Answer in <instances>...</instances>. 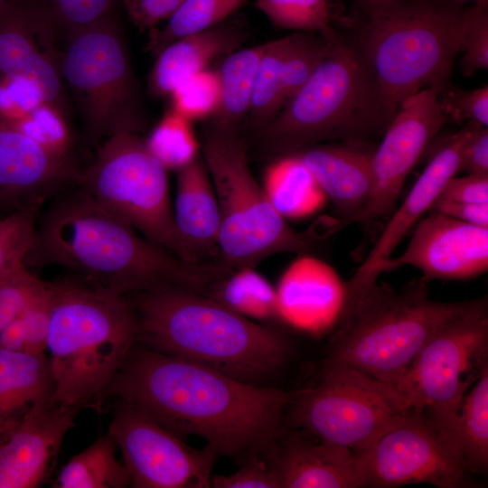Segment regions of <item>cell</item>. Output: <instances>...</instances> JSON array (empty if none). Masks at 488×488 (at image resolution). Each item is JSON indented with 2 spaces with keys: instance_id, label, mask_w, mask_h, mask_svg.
Returning a JSON list of instances; mask_svg holds the SVG:
<instances>
[{
  "instance_id": "51",
  "label": "cell",
  "mask_w": 488,
  "mask_h": 488,
  "mask_svg": "<svg viewBox=\"0 0 488 488\" xmlns=\"http://www.w3.org/2000/svg\"><path fill=\"white\" fill-rule=\"evenodd\" d=\"M12 1H16V0H0V5H3V4L8 3V2H12Z\"/></svg>"
},
{
  "instance_id": "32",
  "label": "cell",
  "mask_w": 488,
  "mask_h": 488,
  "mask_svg": "<svg viewBox=\"0 0 488 488\" xmlns=\"http://www.w3.org/2000/svg\"><path fill=\"white\" fill-rule=\"evenodd\" d=\"M456 442L468 472L483 473L488 465V367L461 403Z\"/></svg>"
},
{
  "instance_id": "44",
  "label": "cell",
  "mask_w": 488,
  "mask_h": 488,
  "mask_svg": "<svg viewBox=\"0 0 488 488\" xmlns=\"http://www.w3.org/2000/svg\"><path fill=\"white\" fill-rule=\"evenodd\" d=\"M214 488H280L279 479L272 463L259 455L246 459L243 465L229 475H211Z\"/></svg>"
},
{
  "instance_id": "4",
  "label": "cell",
  "mask_w": 488,
  "mask_h": 488,
  "mask_svg": "<svg viewBox=\"0 0 488 488\" xmlns=\"http://www.w3.org/2000/svg\"><path fill=\"white\" fill-rule=\"evenodd\" d=\"M135 310L137 343L258 384L285 361L286 337L206 296L183 288L127 296Z\"/></svg>"
},
{
  "instance_id": "7",
  "label": "cell",
  "mask_w": 488,
  "mask_h": 488,
  "mask_svg": "<svg viewBox=\"0 0 488 488\" xmlns=\"http://www.w3.org/2000/svg\"><path fill=\"white\" fill-rule=\"evenodd\" d=\"M427 283L419 277L399 289L371 286L343 310L324 366L351 369L395 389L427 341L478 301H434Z\"/></svg>"
},
{
  "instance_id": "37",
  "label": "cell",
  "mask_w": 488,
  "mask_h": 488,
  "mask_svg": "<svg viewBox=\"0 0 488 488\" xmlns=\"http://www.w3.org/2000/svg\"><path fill=\"white\" fill-rule=\"evenodd\" d=\"M11 123L52 153L71 158L72 136L69 121L46 102L40 103Z\"/></svg>"
},
{
  "instance_id": "47",
  "label": "cell",
  "mask_w": 488,
  "mask_h": 488,
  "mask_svg": "<svg viewBox=\"0 0 488 488\" xmlns=\"http://www.w3.org/2000/svg\"><path fill=\"white\" fill-rule=\"evenodd\" d=\"M458 172L466 174H488V129L477 124L469 136L461 156Z\"/></svg>"
},
{
  "instance_id": "15",
  "label": "cell",
  "mask_w": 488,
  "mask_h": 488,
  "mask_svg": "<svg viewBox=\"0 0 488 488\" xmlns=\"http://www.w3.org/2000/svg\"><path fill=\"white\" fill-rule=\"evenodd\" d=\"M449 122L434 89H424L406 99L374 149L371 189L363 209L345 224L369 226L395 210L403 183L441 127Z\"/></svg>"
},
{
  "instance_id": "10",
  "label": "cell",
  "mask_w": 488,
  "mask_h": 488,
  "mask_svg": "<svg viewBox=\"0 0 488 488\" xmlns=\"http://www.w3.org/2000/svg\"><path fill=\"white\" fill-rule=\"evenodd\" d=\"M75 184L143 237L176 257L195 262L174 220L167 170L136 133H119L98 145L97 155L80 170Z\"/></svg>"
},
{
  "instance_id": "40",
  "label": "cell",
  "mask_w": 488,
  "mask_h": 488,
  "mask_svg": "<svg viewBox=\"0 0 488 488\" xmlns=\"http://www.w3.org/2000/svg\"><path fill=\"white\" fill-rule=\"evenodd\" d=\"M35 211H22L0 218V278L24 261L36 230Z\"/></svg>"
},
{
  "instance_id": "21",
  "label": "cell",
  "mask_w": 488,
  "mask_h": 488,
  "mask_svg": "<svg viewBox=\"0 0 488 488\" xmlns=\"http://www.w3.org/2000/svg\"><path fill=\"white\" fill-rule=\"evenodd\" d=\"M276 293L279 321L315 336L333 330L346 298L345 284L334 270L310 256L286 268Z\"/></svg>"
},
{
  "instance_id": "35",
  "label": "cell",
  "mask_w": 488,
  "mask_h": 488,
  "mask_svg": "<svg viewBox=\"0 0 488 488\" xmlns=\"http://www.w3.org/2000/svg\"><path fill=\"white\" fill-rule=\"evenodd\" d=\"M191 121L173 109L165 113L145 144L166 170H179L198 155V143Z\"/></svg>"
},
{
  "instance_id": "25",
  "label": "cell",
  "mask_w": 488,
  "mask_h": 488,
  "mask_svg": "<svg viewBox=\"0 0 488 488\" xmlns=\"http://www.w3.org/2000/svg\"><path fill=\"white\" fill-rule=\"evenodd\" d=\"M246 39L243 27L223 22L175 40L156 55L148 78L149 92L155 97L170 95L213 60L238 50Z\"/></svg>"
},
{
  "instance_id": "19",
  "label": "cell",
  "mask_w": 488,
  "mask_h": 488,
  "mask_svg": "<svg viewBox=\"0 0 488 488\" xmlns=\"http://www.w3.org/2000/svg\"><path fill=\"white\" fill-rule=\"evenodd\" d=\"M71 158L44 148L0 112V210L35 211L51 195L75 183Z\"/></svg>"
},
{
  "instance_id": "13",
  "label": "cell",
  "mask_w": 488,
  "mask_h": 488,
  "mask_svg": "<svg viewBox=\"0 0 488 488\" xmlns=\"http://www.w3.org/2000/svg\"><path fill=\"white\" fill-rule=\"evenodd\" d=\"M108 433L120 449L134 488H210L217 456L195 449L131 406L115 399Z\"/></svg>"
},
{
  "instance_id": "26",
  "label": "cell",
  "mask_w": 488,
  "mask_h": 488,
  "mask_svg": "<svg viewBox=\"0 0 488 488\" xmlns=\"http://www.w3.org/2000/svg\"><path fill=\"white\" fill-rule=\"evenodd\" d=\"M54 395L45 353L0 347V437L29 416L54 404Z\"/></svg>"
},
{
  "instance_id": "24",
  "label": "cell",
  "mask_w": 488,
  "mask_h": 488,
  "mask_svg": "<svg viewBox=\"0 0 488 488\" xmlns=\"http://www.w3.org/2000/svg\"><path fill=\"white\" fill-rule=\"evenodd\" d=\"M174 208L178 235L195 262L219 253L221 213L205 163L198 155L179 169Z\"/></svg>"
},
{
  "instance_id": "9",
  "label": "cell",
  "mask_w": 488,
  "mask_h": 488,
  "mask_svg": "<svg viewBox=\"0 0 488 488\" xmlns=\"http://www.w3.org/2000/svg\"><path fill=\"white\" fill-rule=\"evenodd\" d=\"M65 37L61 74L92 141L145 131L148 112L114 11Z\"/></svg>"
},
{
  "instance_id": "2",
  "label": "cell",
  "mask_w": 488,
  "mask_h": 488,
  "mask_svg": "<svg viewBox=\"0 0 488 488\" xmlns=\"http://www.w3.org/2000/svg\"><path fill=\"white\" fill-rule=\"evenodd\" d=\"M24 262L66 267L79 280L120 296L164 288L202 293L234 271L221 260L176 257L79 189L60 198L36 224Z\"/></svg>"
},
{
  "instance_id": "3",
  "label": "cell",
  "mask_w": 488,
  "mask_h": 488,
  "mask_svg": "<svg viewBox=\"0 0 488 488\" xmlns=\"http://www.w3.org/2000/svg\"><path fill=\"white\" fill-rule=\"evenodd\" d=\"M357 3V2H356ZM343 32L391 117L424 89L451 83L464 8L453 0L357 3Z\"/></svg>"
},
{
  "instance_id": "6",
  "label": "cell",
  "mask_w": 488,
  "mask_h": 488,
  "mask_svg": "<svg viewBox=\"0 0 488 488\" xmlns=\"http://www.w3.org/2000/svg\"><path fill=\"white\" fill-rule=\"evenodd\" d=\"M328 49L278 114L256 131L278 155L330 142L369 143L392 120L349 38L332 27Z\"/></svg>"
},
{
  "instance_id": "49",
  "label": "cell",
  "mask_w": 488,
  "mask_h": 488,
  "mask_svg": "<svg viewBox=\"0 0 488 488\" xmlns=\"http://www.w3.org/2000/svg\"><path fill=\"white\" fill-rule=\"evenodd\" d=\"M462 3L463 1H474L475 4H487L488 0H453Z\"/></svg>"
},
{
  "instance_id": "18",
  "label": "cell",
  "mask_w": 488,
  "mask_h": 488,
  "mask_svg": "<svg viewBox=\"0 0 488 488\" xmlns=\"http://www.w3.org/2000/svg\"><path fill=\"white\" fill-rule=\"evenodd\" d=\"M466 122L437 151L418 178L405 200L390 214L382 233L353 276L345 284L344 307L352 305L380 276V267L405 236L430 211L447 181L458 173L464 147L475 126Z\"/></svg>"
},
{
  "instance_id": "22",
  "label": "cell",
  "mask_w": 488,
  "mask_h": 488,
  "mask_svg": "<svg viewBox=\"0 0 488 488\" xmlns=\"http://www.w3.org/2000/svg\"><path fill=\"white\" fill-rule=\"evenodd\" d=\"M374 149L369 143L330 142L295 153L311 171L340 219V229L365 206L371 189Z\"/></svg>"
},
{
  "instance_id": "42",
  "label": "cell",
  "mask_w": 488,
  "mask_h": 488,
  "mask_svg": "<svg viewBox=\"0 0 488 488\" xmlns=\"http://www.w3.org/2000/svg\"><path fill=\"white\" fill-rule=\"evenodd\" d=\"M439 102L449 121H475L488 126V86L463 89L450 83L438 93Z\"/></svg>"
},
{
  "instance_id": "43",
  "label": "cell",
  "mask_w": 488,
  "mask_h": 488,
  "mask_svg": "<svg viewBox=\"0 0 488 488\" xmlns=\"http://www.w3.org/2000/svg\"><path fill=\"white\" fill-rule=\"evenodd\" d=\"M59 30L87 27L114 11L118 0H47Z\"/></svg>"
},
{
  "instance_id": "46",
  "label": "cell",
  "mask_w": 488,
  "mask_h": 488,
  "mask_svg": "<svg viewBox=\"0 0 488 488\" xmlns=\"http://www.w3.org/2000/svg\"><path fill=\"white\" fill-rule=\"evenodd\" d=\"M437 199L488 203V174L455 175L445 184Z\"/></svg>"
},
{
  "instance_id": "16",
  "label": "cell",
  "mask_w": 488,
  "mask_h": 488,
  "mask_svg": "<svg viewBox=\"0 0 488 488\" xmlns=\"http://www.w3.org/2000/svg\"><path fill=\"white\" fill-rule=\"evenodd\" d=\"M58 30L47 0L0 5V79L33 86L69 121L60 53L55 48Z\"/></svg>"
},
{
  "instance_id": "36",
  "label": "cell",
  "mask_w": 488,
  "mask_h": 488,
  "mask_svg": "<svg viewBox=\"0 0 488 488\" xmlns=\"http://www.w3.org/2000/svg\"><path fill=\"white\" fill-rule=\"evenodd\" d=\"M255 6L281 29L325 33L333 26L330 0H256Z\"/></svg>"
},
{
  "instance_id": "33",
  "label": "cell",
  "mask_w": 488,
  "mask_h": 488,
  "mask_svg": "<svg viewBox=\"0 0 488 488\" xmlns=\"http://www.w3.org/2000/svg\"><path fill=\"white\" fill-rule=\"evenodd\" d=\"M247 1L184 0L163 28L149 31L145 48L156 56L175 40L223 23Z\"/></svg>"
},
{
  "instance_id": "41",
  "label": "cell",
  "mask_w": 488,
  "mask_h": 488,
  "mask_svg": "<svg viewBox=\"0 0 488 488\" xmlns=\"http://www.w3.org/2000/svg\"><path fill=\"white\" fill-rule=\"evenodd\" d=\"M43 282L29 270L24 261L14 265L0 278V333L23 313Z\"/></svg>"
},
{
  "instance_id": "23",
  "label": "cell",
  "mask_w": 488,
  "mask_h": 488,
  "mask_svg": "<svg viewBox=\"0 0 488 488\" xmlns=\"http://www.w3.org/2000/svg\"><path fill=\"white\" fill-rule=\"evenodd\" d=\"M271 455L280 488L366 486L361 455L342 446L291 436Z\"/></svg>"
},
{
  "instance_id": "12",
  "label": "cell",
  "mask_w": 488,
  "mask_h": 488,
  "mask_svg": "<svg viewBox=\"0 0 488 488\" xmlns=\"http://www.w3.org/2000/svg\"><path fill=\"white\" fill-rule=\"evenodd\" d=\"M295 422L318 439L367 451L413 409L393 387L353 370L324 366L319 382L292 398Z\"/></svg>"
},
{
  "instance_id": "1",
  "label": "cell",
  "mask_w": 488,
  "mask_h": 488,
  "mask_svg": "<svg viewBox=\"0 0 488 488\" xmlns=\"http://www.w3.org/2000/svg\"><path fill=\"white\" fill-rule=\"evenodd\" d=\"M181 436L202 437L217 455L271 453L293 396L241 381L136 343L106 391Z\"/></svg>"
},
{
  "instance_id": "31",
  "label": "cell",
  "mask_w": 488,
  "mask_h": 488,
  "mask_svg": "<svg viewBox=\"0 0 488 488\" xmlns=\"http://www.w3.org/2000/svg\"><path fill=\"white\" fill-rule=\"evenodd\" d=\"M249 319L279 321L276 288L254 267H241L202 293Z\"/></svg>"
},
{
  "instance_id": "11",
  "label": "cell",
  "mask_w": 488,
  "mask_h": 488,
  "mask_svg": "<svg viewBox=\"0 0 488 488\" xmlns=\"http://www.w3.org/2000/svg\"><path fill=\"white\" fill-rule=\"evenodd\" d=\"M487 367L488 305L487 298L481 297L427 341L395 389L413 410L458 448L461 403Z\"/></svg>"
},
{
  "instance_id": "14",
  "label": "cell",
  "mask_w": 488,
  "mask_h": 488,
  "mask_svg": "<svg viewBox=\"0 0 488 488\" xmlns=\"http://www.w3.org/2000/svg\"><path fill=\"white\" fill-rule=\"evenodd\" d=\"M366 486L427 483L440 488L465 484L464 458L419 412L412 410L361 454Z\"/></svg>"
},
{
  "instance_id": "5",
  "label": "cell",
  "mask_w": 488,
  "mask_h": 488,
  "mask_svg": "<svg viewBox=\"0 0 488 488\" xmlns=\"http://www.w3.org/2000/svg\"><path fill=\"white\" fill-rule=\"evenodd\" d=\"M49 284L45 354L55 384L54 400L100 413L108 386L137 343L135 310L127 296L76 277Z\"/></svg>"
},
{
  "instance_id": "38",
  "label": "cell",
  "mask_w": 488,
  "mask_h": 488,
  "mask_svg": "<svg viewBox=\"0 0 488 488\" xmlns=\"http://www.w3.org/2000/svg\"><path fill=\"white\" fill-rule=\"evenodd\" d=\"M460 66L465 77L488 68L487 4H474L464 8L459 39Z\"/></svg>"
},
{
  "instance_id": "48",
  "label": "cell",
  "mask_w": 488,
  "mask_h": 488,
  "mask_svg": "<svg viewBox=\"0 0 488 488\" xmlns=\"http://www.w3.org/2000/svg\"><path fill=\"white\" fill-rule=\"evenodd\" d=\"M430 211L446 214L473 225L488 227V203L436 199Z\"/></svg>"
},
{
  "instance_id": "34",
  "label": "cell",
  "mask_w": 488,
  "mask_h": 488,
  "mask_svg": "<svg viewBox=\"0 0 488 488\" xmlns=\"http://www.w3.org/2000/svg\"><path fill=\"white\" fill-rule=\"evenodd\" d=\"M51 313V289L44 282L23 313L0 333V347L45 353Z\"/></svg>"
},
{
  "instance_id": "28",
  "label": "cell",
  "mask_w": 488,
  "mask_h": 488,
  "mask_svg": "<svg viewBox=\"0 0 488 488\" xmlns=\"http://www.w3.org/2000/svg\"><path fill=\"white\" fill-rule=\"evenodd\" d=\"M267 46L265 42L238 49L224 60L217 71L219 99L210 124L222 128H239L248 115L258 67Z\"/></svg>"
},
{
  "instance_id": "27",
  "label": "cell",
  "mask_w": 488,
  "mask_h": 488,
  "mask_svg": "<svg viewBox=\"0 0 488 488\" xmlns=\"http://www.w3.org/2000/svg\"><path fill=\"white\" fill-rule=\"evenodd\" d=\"M262 187L285 219L309 216L328 199L311 171L294 154L280 155L267 168Z\"/></svg>"
},
{
  "instance_id": "30",
  "label": "cell",
  "mask_w": 488,
  "mask_h": 488,
  "mask_svg": "<svg viewBox=\"0 0 488 488\" xmlns=\"http://www.w3.org/2000/svg\"><path fill=\"white\" fill-rule=\"evenodd\" d=\"M296 39V33L267 42L260 59L246 117L256 131L268 124L288 100L286 84V63Z\"/></svg>"
},
{
  "instance_id": "50",
  "label": "cell",
  "mask_w": 488,
  "mask_h": 488,
  "mask_svg": "<svg viewBox=\"0 0 488 488\" xmlns=\"http://www.w3.org/2000/svg\"><path fill=\"white\" fill-rule=\"evenodd\" d=\"M357 3H376L386 0H355Z\"/></svg>"
},
{
  "instance_id": "45",
  "label": "cell",
  "mask_w": 488,
  "mask_h": 488,
  "mask_svg": "<svg viewBox=\"0 0 488 488\" xmlns=\"http://www.w3.org/2000/svg\"><path fill=\"white\" fill-rule=\"evenodd\" d=\"M184 0H124L126 12L132 23L140 31H150L164 20H168Z\"/></svg>"
},
{
  "instance_id": "17",
  "label": "cell",
  "mask_w": 488,
  "mask_h": 488,
  "mask_svg": "<svg viewBox=\"0 0 488 488\" xmlns=\"http://www.w3.org/2000/svg\"><path fill=\"white\" fill-rule=\"evenodd\" d=\"M407 248L390 257L380 272L402 266L418 268L425 280H468L488 269V227L429 211L414 226Z\"/></svg>"
},
{
  "instance_id": "8",
  "label": "cell",
  "mask_w": 488,
  "mask_h": 488,
  "mask_svg": "<svg viewBox=\"0 0 488 488\" xmlns=\"http://www.w3.org/2000/svg\"><path fill=\"white\" fill-rule=\"evenodd\" d=\"M202 149L220 208L221 260L231 268L254 267L277 253L308 251L328 236L288 225L253 176L238 129L209 124Z\"/></svg>"
},
{
  "instance_id": "20",
  "label": "cell",
  "mask_w": 488,
  "mask_h": 488,
  "mask_svg": "<svg viewBox=\"0 0 488 488\" xmlns=\"http://www.w3.org/2000/svg\"><path fill=\"white\" fill-rule=\"evenodd\" d=\"M80 410L54 403L0 437V488H35L50 478Z\"/></svg>"
},
{
  "instance_id": "39",
  "label": "cell",
  "mask_w": 488,
  "mask_h": 488,
  "mask_svg": "<svg viewBox=\"0 0 488 488\" xmlns=\"http://www.w3.org/2000/svg\"><path fill=\"white\" fill-rule=\"evenodd\" d=\"M170 96L171 109L190 121L211 117L219 99L217 72L204 70L182 82Z\"/></svg>"
},
{
  "instance_id": "29",
  "label": "cell",
  "mask_w": 488,
  "mask_h": 488,
  "mask_svg": "<svg viewBox=\"0 0 488 488\" xmlns=\"http://www.w3.org/2000/svg\"><path fill=\"white\" fill-rule=\"evenodd\" d=\"M117 448L116 441L108 433L98 436L91 445L68 461L52 487H130L127 470L117 458Z\"/></svg>"
}]
</instances>
